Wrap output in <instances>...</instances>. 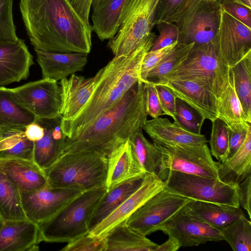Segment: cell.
I'll return each instance as SVG.
<instances>
[{"mask_svg":"<svg viewBox=\"0 0 251 251\" xmlns=\"http://www.w3.org/2000/svg\"><path fill=\"white\" fill-rule=\"evenodd\" d=\"M146 173L128 140L107 156L105 187L110 190L128 180L143 177Z\"/></svg>","mask_w":251,"mask_h":251,"instance_id":"cell-21","label":"cell"},{"mask_svg":"<svg viewBox=\"0 0 251 251\" xmlns=\"http://www.w3.org/2000/svg\"><path fill=\"white\" fill-rule=\"evenodd\" d=\"M41 242L38 224L0 218V251H37Z\"/></svg>","mask_w":251,"mask_h":251,"instance_id":"cell-19","label":"cell"},{"mask_svg":"<svg viewBox=\"0 0 251 251\" xmlns=\"http://www.w3.org/2000/svg\"><path fill=\"white\" fill-rule=\"evenodd\" d=\"M0 168L21 193L36 191L48 185L45 171L33 160L1 159Z\"/></svg>","mask_w":251,"mask_h":251,"instance_id":"cell-22","label":"cell"},{"mask_svg":"<svg viewBox=\"0 0 251 251\" xmlns=\"http://www.w3.org/2000/svg\"><path fill=\"white\" fill-rule=\"evenodd\" d=\"M181 246L178 242L173 237L169 236L168 240L163 244L159 245L155 251H176Z\"/></svg>","mask_w":251,"mask_h":251,"instance_id":"cell-54","label":"cell"},{"mask_svg":"<svg viewBox=\"0 0 251 251\" xmlns=\"http://www.w3.org/2000/svg\"><path fill=\"white\" fill-rule=\"evenodd\" d=\"M212 129L209 143L212 156L219 161L227 158L229 152V139L226 125L217 118L212 122Z\"/></svg>","mask_w":251,"mask_h":251,"instance_id":"cell-39","label":"cell"},{"mask_svg":"<svg viewBox=\"0 0 251 251\" xmlns=\"http://www.w3.org/2000/svg\"><path fill=\"white\" fill-rule=\"evenodd\" d=\"M194 46L178 43L173 50L148 74L147 80L157 81L164 78L174 69L179 65L188 55Z\"/></svg>","mask_w":251,"mask_h":251,"instance_id":"cell-38","label":"cell"},{"mask_svg":"<svg viewBox=\"0 0 251 251\" xmlns=\"http://www.w3.org/2000/svg\"><path fill=\"white\" fill-rule=\"evenodd\" d=\"M158 176L168 171L219 178L215 162L206 144L199 146H160Z\"/></svg>","mask_w":251,"mask_h":251,"instance_id":"cell-10","label":"cell"},{"mask_svg":"<svg viewBox=\"0 0 251 251\" xmlns=\"http://www.w3.org/2000/svg\"><path fill=\"white\" fill-rule=\"evenodd\" d=\"M184 207L170 219L161 231L184 247L224 240L220 228L193 218Z\"/></svg>","mask_w":251,"mask_h":251,"instance_id":"cell-15","label":"cell"},{"mask_svg":"<svg viewBox=\"0 0 251 251\" xmlns=\"http://www.w3.org/2000/svg\"><path fill=\"white\" fill-rule=\"evenodd\" d=\"M25 130L10 129L0 134V159L33 160L34 142L26 138Z\"/></svg>","mask_w":251,"mask_h":251,"instance_id":"cell-33","label":"cell"},{"mask_svg":"<svg viewBox=\"0 0 251 251\" xmlns=\"http://www.w3.org/2000/svg\"><path fill=\"white\" fill-rule=\"evenodd\" d=\"M217 166L219 179L233 186L251 176V127L238 150L225 160L217 162Z\"/></svg>","mask_w":251,"mask_h":251,"instance_id":"cell-27","label":"cell"},{"mask_svg":"<svg viewBox=\"0 0 251 251\" xmlns=\"http://www.w3.org/2000/svg\"><path fill=\"white\" fill-rule=\"evenodd\" d=\"M251 124L248 122H243L227 126L229 139L228 157L234 153L241 146L246 139L249 129L251 127Z\"/></svg>","mask_w":251,"mask_h":251,"instance_id":"cell-46","label":"cell"},{"mask_svg":"<svg viewBox=\"0 0 251 251\" xmlns=\"http://www.w3.org/2000/svg\"><path fill=\"white\" fill-rule=\"evenodd\" d=\"M61 118L35 120L44 127L45 133L42 139L34 142L33 160L44 170L61 155L66 138L60 126Z\"/></svg>","mask_w":251,"mask_h":251,"instance_id":"cell-23","label":"cell"},{"mask_svg":"<svg viewBox=\"0 0 251 251\" xmlns=\"http://www.w3.org/2000/svg\"><path fill=\"white\" fill-rule=\"evenodd\" d=\"M156 37L147 39L128 55L115 56L97 73L93 91L83 108L72 119L61 120V128L66 138L83 130L114 106L135 84L141 82L142 61Z\"/></svg>","mask_w":251,"mask_h":251,"instance_id":"cell-3","label":"cell"},{"mask_svg":"<svg viewBox=\"0 0 251 251\" xmlns=\"http://www.w3.org/2000/svg\"><path fill=\"white\" fill-rule=\"evenodd\" d=\"M41 69L43 78L56 81L83 70L88 54L82 53L51 52L34 50Z\"/></svg>","mask_w":251,"mask_h":251,"instance_id":"cell-25","label":"cell"},{"mask_svg":"<svg viewBox=\"0 0 251 251\" xmlns=\"http://www.w3.org/2000/svg\"><path fill=\"white\" fill-rule=\"evenodd\" d=\"M70 4L88 25L91 26L89 15L93 0H68Z\"/></svg>","mask_w":251,"mask_h":251,"instance_id":"cell-52","label":"cell"},{"mask_svg":"<svg viewBox=\"0 0 251 251\" xmlns=\"http://www.w3.org/2000/svg\"><path fill=\"white\" fill-rule=\"evenodd\" d=\"M220 229L224 240L233 251H251V223L246 216Z\"/></svg>","mask_w":251,"mask_h":251,"instance_id":"cell-37","label":"cell"},{"mask_svg":"<svg viewBox=\"0 0 251 251\" xmlns=\"http://www.w3.org/2000/svg\"><path fill=\"white\" fill-rule=\"evenodd\" d=\"M105 186L81 193L53 217L38 224L41 241L69 242L89 232L92 214Z\"/></svg>","mask_w":251,"mask_h":251,"instance_id":"cell-5","label":"cell"},{"mask_svg":"<svg viewBox=\"0 0 251 251\" xmlns=\"http://www.w3.org/2000/svg\"><path fill=\"white\" fill-rule=\"evenodd\" d=\"M148 115L145 84L140 81L111 108L75 136L66 138L60 156L82 151L108 156L134 132L143 129Z\"/></svg>","mask_w":251,"mask_h":251,"instance_id":"cell-2","label":"cell"},{"mask_svg":"<svg viewBox=\"0 0 251 251\" xmlns=\"http://www.w3.org/2000/svg\"><path fill=\"white\" fill-rule=\"evenodd\" d=\"M220 3L215 2L205 5L192 16L179 29L178 43L194 44L197 47L215 40L220 15Z\"/></svg>","mask_w":251,"mask_h":251,"instance_id":"cell-17","label":"cell"},{"mask_svg":"<svg viewBox=\"0 0 251 251\" xmlns=\"http://www.w3.org/2000/svg\"><path fill=\"white\" fill-rule=\"evenodd\" d=\"M0 218L3 220L27 219L21 193L0 168Z\"/></svg>","mask_w":251,"mask_h":251,"instance_id":"cell-35","label":"cell"},{"mask_svg":"<svg viewBox=\"0 0 251 251\" xmlns=\"http://www.w3.org/2000/svg\"><path fill=\"white\" fill-rule=\"evenodd\" d=\"M19 7L34 50L90 52L92 26L86 24L68 0H20Z\"/></svg>","mask_w":251,"mask_h":251,"instance_id":"cell-1","label":"cell"},{"mask_svg":"<svg viewBox=\"0 0 251 251\" xmlns=\"http://www.w3.org/2000/svg\"><path fill=\"white\" fill-rule=\"evenodd\" d=\"M231 68L236 94L243 111L251 119V53Z\"/></svg>","mask_w":251,"mask_h":251,"instance_id":"cell-36","label":"cell"},{"mask_svg":"<svg viewBox=\"0 0 251 251\" xmlns=\"http://www.w3.org/2000/svg\"><path fill=\"white\" fill-rule=\"evenodd\" d=\"M129 0H93L92 31L103 41L110 39L117 33L120 18Z\"/></svg>","mask_w":251,"mask_h":251,"instance_id":"cell-26","label":"cell"},{"mask_svg":"<svg viewBox=\"0 0 251 251\" xmlns=\"http://www.w3.org/2000/svg\"><path fill=\"white\" fill-rule=\"evenodd\" d=\"M19 40L13 18V0H0V41Z\"/></svg>","mask_w":251,"mask_h":251,"instance_id":"cell-40","label":"cell"},{"mask_svg":"<svg viewBox=\"0 0 251 251\" xmlns=\"http://www.w3.org/2000/svg\"><path fill=\"white\" fill-rule=\"evenodd\" d=\"M218 118L223 121L226 126L243 122L251 123L245 113L235 89L233 74L230 71L229 83L227 87L217 99Z\"/></svg>","mask_w":251,"mask_h":251,"instance_id":"cell-34","label":"cell"},{"mask_svg":"<svg viewBox=\"0 0 251 251\" xmlns=\"http://www.w3.org/2000/svg\"><path fill=\"white\" fill-rule=\"evenodd\" d=\"M142 129L134 132L128 141L135 157L145 172L158 175L161 158L160 146L148 141Z\"/></svg>","mask_w":251,"mask_h":251,"instance_id":"cell-32","label":"cell"},{"mask_svg":"<svg viewBox=\"0 0 251 251\" xmlns=\"http://www.w3.org/2000/svg\"><path fill=\"white\" fill-rule=\"evenodd\" d=\"M220 3L235 18L251 28V9L230 0H222Z\"/></svg>","mask_w":251,"mask_h":251,"instance_id":"cell-49","label":"cell"},{"mask_svg":"<svg viewBox=\"0 0 251 251\" xmlns=\"http://www.w3.org/2000/svg\"><path fill=\"white\" fill-rule=\"evenodd\" d=\"M107 156L82 151L62 155L45 170L52 187L84 192L105 186Z\"/></svg>","mask_w":251,"mask_h":251,"instance_id":"cell-4","label":"cell"},{"mask_svg":"<svg viewBox=\"0 0 251 251\" xmlns=\"http://www.w3.org/2000/svg\"><path fill=\"white\" fill-rule=\"evenodd\" d=\"M184 207L193 218L218 228L246 216L240 207L214 202L191 200Z\"/></svg>","mask_w":251,"mask_h":251,"instance_id":"cell-28","label":"cell"},{"mask_svg":"<svg viewBox=\"0 0 251 251\" xmlns=\"http://www.w3.org/2000/svg\"><path fill=\"white\" fill-rule=\"evenodd\" d=\"M219 2L218 0H186L185 5L181 19L176 25L180 29L184 26L192 16L200 7L211 3Z\"/></svg>","mask_w":251,"mask_h":251,"instance_id":"cell-50","label":"cell"},{"mask_svg":"<svg viewBox=\"0 0 251 251\" xmlns=\"http://www.w3.org/2000/svg\"><path fill=\"white\" fill-rule=\"evenodd\" d=\"M35 117L15 99L8 88L0 86V134L14 129H25Z\"/></svg>","mask_w":251,"mask_h":251,"instance_id":"cell-30","label":"cell"},{"mask_svg":"<svg viewBox=\"0 0 251 251\" xmlns=\"http://www.w3.org/2000/svg\"><path fill=\"white\" fill-rule=\"evenodd\" d=\"M143 177L128 180L107 191L92 214L89 225V231L136 191L141 185Z\"/></svg>","mask_w":251,"mask_h":251,"instance_id":"cell-31","label":"cell"},{"mask_svg":"<svg viewBox=\"0 0 251 251\" xmlns=\"http://www.w3.org/2000/svg\"><path fill=\"white\" fill-rule=\"evenodd\" d=\"M164 188L163 180L157 174L146 173L138 188L114 211L89 231L102 238L127 218L148 200Z\"/></svg>","mask_w":251,"mask_h":251,"instance_id":"cell-14","label":"cell"},{"mask_svg":"<svg viewBox=\"0 0 251 251\" xmlns=\"http://www.w3.org/2000/svg\"><path fill=\"white\" fill-rule=\"evenodd\" d=\"M61 251H106L105 239L89 233L72 240L60 250Z\"/></svg>","mask_w":251,"mask_h":251,"instance_id":"cell-42","label":"cell"},{"mask_svg":"<svg viewBox=\"0 0 251 251\" xmlns=\"http://www.w3.org/2000/svg\"><path fill=\"white\" fill-rule=\"evenodd\" d=\"M168 190L192 200L239 207L237 186L219 178L168 171L160 177Z\"/></svg>","mask_w":251,"mask_h":251,"instance_id":"cell-8","label":"cell"},{"mask_svg":"<svg viewBox=\"0 0 251 251\" xmlns=\"http://www.w3.org/2000/svg\"><path fill=\"white\" fill-rule=\"evenodd\" d=\"M143 129L156 144L161 146H199L206 144L202 134L191 132L180 123L158 117L147 120Z\"/></svg>","mask_w":251,"mask_h":251,"instance_id":"cell-20","label":"cell"},{"mask_svg":"<svg viewBox=\"0 0 251 251\" xmlns=\"http://www.w3.org/2000/svg\"><path fill=\"white\" fill-rule=\"evenodd\" d=\"M160 0H129L122 13L120 25L107 46L115 56L128 55L141 44L155 35L157 9Z\"/></svg>","mask_w":251,"mask_h":251,"instance_id":"cell-7","label":"cell"},{"mask_svg":"<svg viewBox=\"0 0 251 251\" xmlns=\"http://www.w3.org/2000/svg\"><path fill=\"white\" fill-rule=\"evenodd\" d=\"M177 43L178 42H176L170 46L160 49L150 50L146 53L141 67L140 79L141 82L145 83L149 81L147 80V75L149 72L169 54Z\"/></svg>","mask_w":251,"mask_h":251,"instance_id":"cell-45","label":"cell"},{"mask_svg":"<svg viewBox=\"0 0 251 251\" xmlns=\"http://www.w3.org/2000/svg\"><path fill=\"white\" fill-rule=\"evenodd\" d=\"M144 84L147 113L152 118L160 117L163 114L155 86L153 82L151 81Z\"/></svg>","mask_w":251,"mask_h":251,"instance_id":"cell-48","label":"cell"},{"mask_svg":"<svg viewBox=\"0 0 251 251\" xmlns=\"http://www.w3.org/2000/svg\"><path fill=\"white\" fill-rule=\"evenodd\" d=\"M106 251H155L158 244L130 228L126 221L117 225L104 238Z\"/></svg>","mask_w":251,"mask_h":251,"instance_id":"cell-29","label":"cell"},{"mask_svg":"<svg viewBox=\"0 0 251 251\" xmlns=\"http://www.w3.org/2000/svg\"><path fill=\"white\" fill-rule=\"evenodd\" d=\"M215 41L220 57L230 68L251 53V28L221 6Z\"/></svg>","mask_w":251,"mask_h":251,"instance_id":"cell-12","label":"cell"},{"mask_svg":"<svg viewBox=\"0 0 251 251\" xmlns=\"http://www.w3.org/2000/svg\"><path fill=\"white\" fill-rule=\"evenodd\" d=\"M94 76L86 78L73 74L60 80L61 119L74 118L83 108L94 89Z\"/></svg>","mask_w":251,"mask_h":251,"instance_id":"cell-24","label":"cell"},{"mask_svg":"<svg viewBox=\"0 0 251 251\" xmlns=\"http://www.w3.org/2000/svg\"><path fill=\"white\" fill-rule=\"evenodd\" d=\"M191 200L164 187L133 213L126 223L134 231L146 236L161 230L170 219Z\"/></svg>","mask_w":251,"mask_h":251,"instance_id":"cell-9","label":"cell"},{"mask_svg":"<svg viewBox=\"0 0 251 251\" xmlns=\"http://www.w3.org/2000/svg\"><path fill=\"white\" fill-rule=\"evenodd\" d=\"M159 35L154 39L151 50L160 49L178 42L180 30L176 24L161 22L156 25Z\"/></svg>","mask_w":251,"mask_h":251,"instance_id":"cell-44","label":"cell"},{"mask_svg":"<svg viewBox=\"0 0 251 251\" xmlns=\"http://www.w3.org/2000/svg\"><path fill=\"white\" fill-rule=\"evenodd\" d=\"M186 0H160L156 15L155 25L161 22L177 24L184 9Z\"/></svg>","mask_w":251,"mask_h":251,"instance_id":"cell-41","label":"cell"},{"mask_svg":"<svg viewBox=\"0 0 251 251\" xmlns=\"http://www.w3.org/2000/svg\"><path fill=\"white\" fill-rule=\"evenodd\" d=\"M33 64L24 40L0 41V86L27 79Z\"/></svg>","mask_w":251,"mask_h":251,"instance_id":"cell-18","label":"cell"},{"mask_svg":"<svg viewBox=\"0 0 251 251\" xmlns=\"http://www.w3.org/2000/svg\"><path fill=\"white\" fill-rule=\"evenodd\" d=\"M8 89L18 103L36 119L61 117V91L57 81L42 78Z\"/></svg>","mask_w":251,"mask_h":251,"instance_id":"cell-11","label":"cell"},{"mask_svg":"<svg viewBox=\"0 0 251 251\" xmlns=\"http://www.w3.org/2000/svg\"><path fill=\"white\" fill-rule=\"evenodd\" d=\"M82 192L48 185L36 191L21 193L22 204L26 219L38 224L53 217Z\"/></svg>","mask_w":251,"mask_h":251,"instance_id":"cell-13","label":"cell"},{"mask_svg":"<svg viewBox=\"0 0 251 251\" xmlns=\"http://www.w3.org/2000/svg\"><path fill=\"white\" fill-rule=\"evenodd\" d=\"M240 206L248 213L251 218V176L248 177L237 186Z\"/></svg>","mask_w":251,"mask_h":251,"instance_id":"cell-51","label":"cell"},{"mask_svg":"<svg viewBox=\"0 0 251 251\" xmlns=\"http://www.w3.org/2000/svg\"><path fill=\"white\" fill-rule=\"evenodd\" d=\"M176 111L177 119L182 126L191 132L201 133V128L204 120L202 118H198L191 107L177 99Z\"/></svg>","mask_w":251,"mask_h":251,"instance_id":"cell-43","label":"cell"},{"mask_svg":"<svg viewBox=\"0 0 251 251\" xmlns=\"http://www.w3.org/2000/svg\"><path fill=\"white\" fill-rule=\"evenodd\" d=\"M152 82L155 86L163 115L170 116L174 122L179 123L176 118L177 98L164 86Z\"/></svg>","mask_w":251,"mask_h":251,"instance_id":"cell-47","label":"cell"},{"mask_svg":"<svg viewBox=\"0 0 251 251\" xmlns=\"http://www.w3.org/2000/svg\"><path fill=\"white\" fill-rule=\"evenodd\" d=\"M153 82L165 87L204 120L207 119L212 122L218 118L216 97L196 82L183 80H161Z\"/></svg>","mask_w":251,"mask_h":251,"instance_id":"cell-16","label":"cell"},{"mask_svg":"<svg viewBox=\"0 0 251 251\" xmlns=\"http://www.w3.org/2000/svg\"><path fill=\"white\" fill-rule=\"evenodd\" d=\"M230 71L220 57L214 40L194 46L186 58L161 80L192 81L210 91L217 99L229 85Z\"/></svg>","mask_w":251,"mask_h":251,"instance_id":"cell-6","label":"cell"},{"mask_svg":"<svg viewBox=\"0 0 251 251\" xmlns=\"http://www.w3.org/2000/svg\"><path fill=\"white\" fill-rule=\"evenodd\" d=\"M44 133V127L35 121L27 125L25 130V134L26 138L33 142L42 139Z\"/></svg>","mask_w":251,"mask_h":251,"instance_id":"cell-53","label":"cell"}]
</instances>
